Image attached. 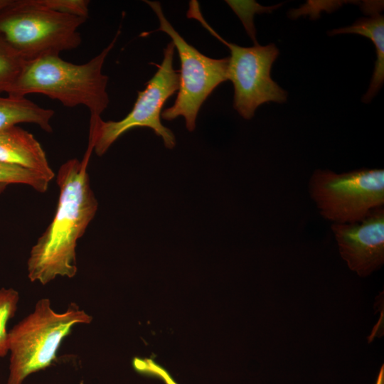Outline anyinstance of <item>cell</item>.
<instances>
[{
    "instance_id": "1",
    "label": "cell",
    "mask_w": 384,
    "mask_h": 384,
    "mask_svg": "<svg viewBox=\"0 0 384 384\" xmlns=\"http://www.w3.org/2000/svg\"><path fill=\"white\" fill-rule=\"evenodd\" d=\"M92 148L82 161L71 159L57 174L59 197L53 218L32 246L27 261L31 282L45 285L57 277L73 278L78 272L76 247L97 210L87 166Z\"/></svg>"
},
{
    "instance_id": "2",
    "label": "cell",
    "mask_w": 384,
    "mask_h": 384,
    "mask_svg": "<svg viewBox=\"0 0 384 384\" xmlns=\"http://www.w3.org/2000/svg\"><path fill=\"white\" fill-rule=\"evenodd\" d=\"M119 33V30L106 48L83 64L69 63L59 55L25 61L8 95L25 97L28 94L40 93L65 107L84 105L90 112V122L97 121L109 104L108 77L102 69Z\"/></svg>"
},
{
    "instance_id": "3",
    "label": "cell",
    "mask_w": 384,
    "mask_h": 384,
    "mask_svg": "<svg viewBox=\"0 0 384 384\" xmlns=\"http://www.w3.org/2000/svg\"><path fill=\"white\" fill-rule=\"evenodd\" d=\"M92 321V316L75 303H70L65 311L57 312L48 298L39 299L33 311L9 331L6 384H23L30 375L50 366L73 328Z\"/></svg>"
},
{
    "instance_id": "4",
    "label": "cell",
    "mask_w": 384,
    "mask_h": 384,
    "mask_svg": "<svg viewBox=\"0 0 384 384\" xmlns=\"http://www.w3.org/2000/svg\"><path fill=\"white\" fill-rule=\"evenodd\" d=\"M87 19L51 10L37 0H11L0 11V36L25 61L77 48Z\"/></svg>"
},
{
    "instance_id": "5",
    "label": "cell",
    "mask_w": 384,
    "mask_h": 384,
    "mask_svg": "<svg viewBox=\"0 0 384 384\" xmlns=\"http://www.w3.org/2000/svg\"><path fill=\"white\" fill-rule=\"evenodd\" d=\"M188 17L193 18L230 51L228 80L234 86L233 107L246 119L253 117L257 108L263 103H283L287 92L271 78L270 70L279 51L274 43L242 47L220 37L205 21L196 1L189 4Z\"/></svg>"
},
{
    "instance_id": "6",
    "label": "cell",
    "mask_w": 384,
    "mask_h": 384,
    "mask_svg": "<svg viewBox=\"0 0 384 384\" xmlns=\"http://www.w3.org/2000/svg\"><path fill=\"white\" fill-rule=\"evenodd\" d=\"M174 48L172 41L167 44L161 63L156 65V73L144 90L138 92L132 110L124 118L116 122L100 118L90 122L88 144L97 156L103 155L119 137L135 127H149L162 138L166 148L175 146L173 132L160 120L164 103L179 87V75L173 68Z\"/></svg>"
},
{
    "instance_id": "7",
    "label": "cell",
    "mask_w": 384,
    "mask_h": 384,
    "mask_svg": "<svg viewBox=\"0 0 384 384\" xmlns=\"http://www.w3.org/2000/svg\"><path fill=\"white\" fill-rule=\"evenodd\" d=\"M309 193L326 219L334 223L359 222L384 204V171L363 169L336 174L317 169L310 178Z\"/></svg>"
},
{
    "instance_id": "8",
    "label": "cell",
    "mask_w": 384,
    "mask_h": 384,
    "mask_svg": "<svg viewBox=\"0 0 384 384\" xmlns=\"http://www.w3.org/2000/svg\"><path fill=\"white\" fill-rule=\"evenodd\" d=\"M154 11L159 21L157 31L169 35L176 48L181 62V75L174 105L161 112L165 120L179 116L185 119L186 129L192 132L200 107L223 82L228 80L229 57L214 59L206 56L188 44L166 18L159 1H144Z\"/></svg>"
},
{
    "instance_id": "9",
    "label": "cell",
    "mask_w": 384,
    "mask_h": 384,
    "mask_svg": "<svg viewBox=\"0 0 384 384\" xmlns=\"http://www.w3.org/2000/svg\"><path fill=\"white\" fill-rule=\"evenodd\" d=\"M331 230L348 267L366 277L384 262V209L371 210L359 222L333 223Z\"/></svg>"
},
{
    "instance_id": "10",
    "label": "cell",
    "mask_w": 384,
    "mask_h": 384,
    "mask_svg": "<svg viewBox=\"0 0 384 384\" xmlns=\"http://www.w3.org/2000/svg\"><path fill=\"white\" fill-rule=\"evenodd\" d=\"M0 161L38 172L50 181L55 176L38 140L16 126L0 131Z\"/></svg>"
},
{
    "instance_id": "11",
    "label": "cell",
    "mask_w": 384,
    "mask_h": 384,
    "mask_svg": "<svg viewBox=\"0 0 384 384\" xmlns=\"http://www.w3.org/2000/svg\"><path fill=\"white\" fill-rule=\"evenodd\" d=\"M354 33L368 38L375 45L376 61L369 88L363 97L365 102H370L382 87L384 82V18L375 11L368 18H361L352 26L332 30L330 36Z\"/></svg>"
},
{
    "instance_id": "12",
    "label": "cell",
    "mask_w": 384,
    "mask_h": 384,
    "mask_svg": "<svg viewBox=\"0 0 384 384\" xmlns=\"http://www.w3.org/2000/svg\"><path fill=\"white\" fill-rule=\"evenodd\" d=\"M54 114V110L41 107L26 97L0 96V131L19 123H33L51 132Z\"/></svg>"
},
{
    "instance_id": "13",
    "label": "cell",
    "mask_w": 384,
    "mask_h": 384,
    "mask_svg": "<svg viewBox=\"0 0 384 384\" xmlns=\"http://www.w3.org/2000/svg\"><path fill=\"white\" fill-rule=\"evenodd\" d=\"M50 182V179L38 172L0 161V183L26 184L38 192L44 193Z\"/></svg>"
},
{
    "instance_id": "14",
    "label": "cell",
    "mask_w": 384,
    "mask_h": 384,
    "mask_svg": "<svg viewBox=\"0 0 384 384\" xmlns=\"http://www.w3.org/2000/svg\"><path fill=\"white\" fill-rule=\"evenodd\" d=\"M25 60L0 36V92H8Z\"/></svg>"
},
{
    "instance_id": "15",
    "label": "cell",
    "mask_w": 384,
    "mask_h": 384,
    "mask_svg": "<svg viewBox=\"0 0 384 384\" xmlns=\"http://www.w3.org/2000/svg\"><path fill=\"white\" fill-rule=\"evenodd\" d=\"M18 301V291L13 288H0V358L9 353L7 324L14 316Z\"/></svg>"
},
{
    "instance_id": "16",
    "label": "cell",
    "mask_w": 384,
    "mask_h": 384,
    "mask_svg": "<svg viewBox=\"0 0 384 384\" xmlns=\"http://www.w3.org/2000/svg\"><path fill=\"white\" fill-rule=\"evenodd\" d=\"M226 2L240 18L246 31L253 41L254 45L257 44L256 30L253 23L255 14L270 13L280 6V4H277L273 6L266 7L254 1H226Z\"/></svg>"
},
{
    "instance_id": "17",
    "label": "cell",
    "mask_w": 384,
    "mask_h": 384,
    "mask_svg": "<svg viewBox=\"0 0 384 384\" xmlns=\"http://www.w3.org/2000/svg\"><path fill=\"white\" fill-rule=\"evenodd\" d=\"M51 10L87 19L90 1L87 0H37Z\"/></svg>"
},
{
    "instance_id": "18",
    "label": "cell",
    "mask_w": 384,
    "mask_h": 384,
    "mask_svg": "<svg viewBox=\"0 0 384 384\" xmlns=\"http://www.w3.org/2000/svg\"><path fill=\"white\" fill-rule=\"evenodd\" d=\"M132 366L137 373L159 378L164 384H178L165 368L152 358L134 357L132 360Z\"/></svg>"
},
{
    "instance_id": "19",
    "label": "cell",
    "mask_w": 384,
    "mask_h": 384,
    "mask_svg": "<svg viewBox=\"0 0 384 384\" xmlns=\"http://www.w3.org/2000/svg\"><path fill=\"white\" fill-rule=\"evenodd\" d=\"M375 384H384V369L383 366H382Z\"/></svg>"
},
{
    "instance_id": "20",
    "label": "cell",
    "mask_w": 384,
    "mask_h": 384,
    "mask_svg": "<svg viewBox=\"0 0 384 384\" xmlns=\"http://www.w3.org/2000/svg\"><path fill=\"white\" fill-rule=\"evenodd\" d=\"M11 0H0V11L11 3Z\"/></svg>"
},
{
    "instance_id": "21",
    "label": "cell",
    "mask_w": 384,
    "mask_h": 384,
    "mask_svg": "<svg viewBox=\"0 0 384 384\" xmlns=\"http://www.w3.org/2000/svg\"><path fill=\"white\" fill-rule=\"evenodd\" d=\"M7 185L6 183H0V193L4 191Z\"/></svg>"
}]
</instances>
